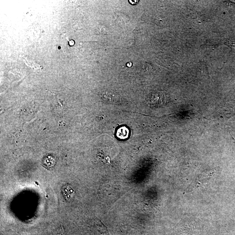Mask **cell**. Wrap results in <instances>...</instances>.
<instances>
[{"instance_id": "cell-1", "label": "cell", "mask_w": 235, "mask_h": 235, "mask_svg": "<svg viewBox=\"0 0 235 235\" xmlns=\"http://www.w3.org/2000/svg\"><path fill=\"white\" fill-rule=\"evenodd\" d=\"M102 98L104 102L110 104H117L120 101L119 96L116 93L111 92H104L102 96Z\"/></svg>"}, {"instance_id": "cell-2", "label": "cell", "mask_w": 235, "mask_h": 235, "mask_svg": "<svg viewBox=\"0 0 235 235\" xmlns=\"http://www.w3.org/2000/svg\"><path fill=\"white\" fill-rule=\"evenodd\" d=\"M63 191L64 194L66 198L71 199L74 195V191L69 186L64 187Z\"/></svg>"}, {"instance_id": "cell-3", "label": "cell", "mask_w": 235, "mask_h": 235, "mask_svg": "<svg viewBox=\"0 0 235 235\" xmlns=\"http://www.w3.org/2000/svg\"><path fill=\"white\" fill-rule=\"evenodd\" d=\"M225 44L230 47L234 46L235 45V43L233 41H231L229 40L225 41Z\"/></svg>"}, {"instance_id": "cell-4", "label": "cell", "mask_w": 235, "mask_h": 235, "mask_svg": "<svg viewBox=\"0 0 235 235\" xmlns=\"http://www.w3.org/2000/svg\"><path fill=\"white\" fill-rule=\"evenodd\" d=\"M129 2H130L131 4H132V5H134V4L135 5V4H137L139 1H129Z\"/></svg>"}]
</instances>
